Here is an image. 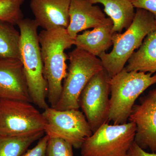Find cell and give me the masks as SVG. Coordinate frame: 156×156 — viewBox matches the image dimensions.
Masks as SVG:
<instances>
[{
    "instance_id": "obj_1",
    "label": "cell",
    "mask_w": 156,
    "mask_h": 156,
    "mask_svg": "<svg viewBox=\"0 0 156 156\" xmlns=\"http://www.w3.org/2000/svg\"><path fill=\"white\" fill-rule=\"evenodd\" d=\"M20 34V60L28 87L32 102L39 108H49L47 102L48 85L44 74L41 46L34 19L25 18L17 24Z\"/></svg>"
},
{
    "instance_id": "obj_2",
    "label": "cell",
    "mask_w": 156,
    "mask_h": 156,
    "mask_svg": "<svg viewBox=\"0 0 156 156\" xmlns=\"http://www.w3.org/2000/svg\"><path fill=\"white\" fill-rule=\"evenodd\" d=\"M44 74L48 85V98L51 107L56 105L61 96L62 82L67 75L65 51L74 45L67 29L63 27L50 30H44L38 34Z\"/></svg>"
},
{
    "instance_id": "obj_3",
    "label": "cell",
    "mask_w": 156,
    "mask_h": 156,
    "mask_svg": "<svg viewBox=\"0 0 156 156\" xmlns=\"http://www.w3.org/2000/svg\"><path fill=\"white\" fill-rule=\"evenodd\" d=\"M156 29L154 15L144 9H136L133 22L126 31L114 33L111 52H105L98 56L110 77L125 68L134 50L140 48L149 34Z\"/></svg>"
},
{
    "instance_id": "obj_4",
    "label": "cell",
    "mask_w": 156,
    "mask_h": 156,
    "mask_svg": "<svg viewBox=\"0 0 156 156\" xmlns=\"http://www.w3.org/2000/svg\"><path fill=\"white\" fill-rule=\"evenodd\" d=\"M156 83V74L128 72L125 67L111 78L108 121L115 125L127 123L136 99Z\"/></svg>"
},
{
    "instance_id": "obj_5",
    "label": "cell",
    "mask_w": 156,
    "mask_h": 156,
    "mask_svg": "<svg viewBox=\"0 0 156 156\" xmlns=\"http://www.w3.org/2000/svg\"><path fill=\"white\" fill-rule=\"evenodd\" d=\"M69 65L60 98L53 108L58 110L79 109L81 92L95 75L104 69L97 56L76 48L68 53Z\"/></svg>"
},
{
    "instance_id": "obj_6",
    "label": "cell",
    "mask_w": 156,
    "mask_h": 156,
    "mask_svg": "<svg viewBox=\"0 0 156 156\" xmlns=\"http://www.w3.org/2000/svg\"><path fill=\"white\" fill-rule=\"evenodd\" d=\"M30 103L0 100V135L26 137L44 134V118Z\"/></svg>"
},
{
    "instance_id": "obj_7",
    "label": "cell",
    "mask_w": 156,
    "mask_h": 156,
    "mask_svg": "<svg viewBox=\"0 0 156 156\" xmlns=\"http://www.w3.org/2000/svg\"><path fill=\"white\" fill-rule=\"evenodd\" d=\"M136 125L132 122L119 125L106 123L82 144V156H126L134 141Z\"/></svg>"
},
{
    "instance_id": "obj_8",
    "label": "cell",
    "mask_w": 156,
    "mask_h": 156,
    "mask_svg": "<svg viewBox=\"0 0 156 156\" xmlns=\"http://www.w3.org/2000/svg\"><path fill=\"white\" fill-rule=\"evenodd\" d=\"M46 121L44 132L50 138H58L80 149L93 134L83 112L79 109L58 110L49 107L42 113Z\"/></svg>"
},
{
    "instance_id": "obj_9",
    "label": "cell",
    "mask_w": 156,
    "mask_h": 156,
    "mask_svg": "<svg viewBox=\"0 0 156 156\" xmlns=\"http://www.w3.org/2000/svg\"><path fill=\"white\" fill-rule=\"evenodd\" d=\"M110 79L104 69L90 79L80 95V107L93 133L108 122Z\"/></svg>"
},
{
    "instance_id": "obj_10",
    "label": "cell",
    "mask_w": 156,
    "mask_h": 156,
    "mask_svg": "<svg viewBox=\"0 0 156 156\" xmlns=\"http://www.w3.org/2000/svg\"><path fill=\"white\" fill-rule=\"evenodd\" d=\"M128 121L136 125L134 142L144 150L156 153V89L134 105Z\"/></svg>"
},
{
    "instance_id": "obj_11",
    "label": "cell",
    "mask_w": 156,
    "mask_h": 156,
    "mask_svg": "<svg viewBox=\"0 0 156 156\" xmlns=\"http://www.w3.org/2000/svg\"><path fill=\"white\" fill-rule=\"evenodd\" d=\"M0 100L32 102L20 59H0Z\"/></svg>"
},
{
    "instance_id": "obj_12",
    "label": "cell",
    "mask_w": 156,
    "mask_h": 156,
    "mask_svg": "<svg viewBox=\"0 0 156 156\" xmlns=\"http://www.w3.org/2000/svg\"><path fill=\"white\" fill-rule=\"evenodd\" d=\"M72 0H31L30 8L39 27L51 30L69 25Z\"/></svg>"
},
{
    "instance_id": "obj_13",
    "label": "cell",
    "mask_w": 156,
    "mask_h": 156,
    "mask_svg": "<svg viewBox=\"0 0 156 156\" xmlns=\"http://www.w3.org/2000/svg\"><path fill=\"white\" fill-rule=\"evenodd\" d=\"M69 15V23L66 29L74 40L80 32L98 27L112 20L106 17L101 9L89 0H72Z\"/></svg>"
},
{
    "instance_id": "obj_14",
    "label": "cell",
    "mask_w": 156,
    "mask_h": 156,
    "mask_svg": "<svg viewBox=\"0 0 156 156\" xmlns=\"http://www.w3.org/2000/svg\"><path fill=\"white\" fill-rule=\"evenodd\" d=\"M113 22H109L92 30H86L78 34L74 40L76 48L99 56L113 45Z\"/></svg>"
},
{
    "instance_id": "obj_15",
    "label": "cell",
    "mask_w": 156,
    "mask_h": 156,
    "mask_svg": "<svg viewBox=\"0 0 156 156\" xmlns=\"http://www.w3.org/2000/svg\"><path fill=\"white\" fill-rule=\"evenodd\" d=\"M125 67L128 72H156V29L147 36L136 52L128 59Z\"/></svg>"
},
{
    "instance_id": "obj_16",
    "label": "cell",
    "mask_w": 156,
    "mask_h": 156,
    "mask_svg": "<svg viewBox=\"0 0 156 156\" xmlns=\"http://www.w3.org/2000/svg\"><path fill=\"white\" fill-rule=\"evenodd\" d=\"M92 4L100 3L105 13L113 22V32L121 33L131 25L135 16L134 7L131 0H89Z\"/></svg>"
},
{
    "instance_id": "obj_17",
    "label": "cell",
    "mask_w": 156,
    "mask_h": 156,
    "mask_svg": "<svg viewBox=\"0 0 156 156\" xmlns=\"http://www.w3.org/2000/svg\"><path fill=\"white\" fill-rule=\"evenodd\" d=\"M14 26L0 20V59H20V34Z\"/></svg>"
},
{
    "instance_id": "obj_18",
    "label": "cell",
    "mask_w": 156,
    "mask_h": 156,
    "mask_svg": "<svg viewBox=\"0 0 156 156\" xmlns=\"http://www.w3.org/2000/svg\"><path fill=\"white\" fill-rule=\"evenodd\" d=\"M44 134L26 137H15L0 135V156H20L30 146Z\"/></svg>"
},
{
    "instance_id": "obj_19",
    "label": "cell",
    "mask_w": 156,
    "mask_h": 156,
    "mask_svg": "<svg viewBox=\"0 0 156 156\" xmlns=\"http://www.w3.org/2000/svg\"><path fill=\"white\" fill-rule=\"evenodd\" d=\"M25 0H0V20L17 25L23 19L21 9Z\"/></svg>"
},
{
    "instance_id": "obj_20",
    "label": "cell",
    "mask_w": 156,
    "mask_h": 156,
    "mask_svg": "<svg viewBox=\"0 0 156 156\" xmlns=\"http://www.w3.org/2000/svg\"><path fill=\"white\" fill-rule=\"evenodd\" d=\"M73 146L64 140L50 138L47 149V156H73Z\"/></svg>"
},
{
    "instance_id": "obj_21",
    "label": "cell",
    "mask_w": 156,
    "mask_h": 156,
    "mask_svg": "<svg viewBox=\"0 0 156 156\" xmlns=\"http://www.w3.org/2000/svg\"><path fill=\"white\" fill-rule=\"evenodd\" d=\"M49 136L46 135L39 140L36 146L27 150L20 156H47V149Z\"/></svg>"
},
{
    "instance_id": "obj_22",
    "label": "cell",
    "mask_w": 156,
    "mask_h": 156,
    "mask_svg": "<svg viewBox=\"0 0 156 156\" xmlns=\"http://www.w3.org/2000/svg\"><path fill=\"white\" fill-rule=\"evenodd\" d=\"M134 8L144 9L156 16V0H131Z\"/></svg>"
},
{
    "instance_id": "obj_23",
    "label": "cell",
    "mask_w": 156,
    "mask_h": 156,
    "mask_svg": "<svg viewBox=\"0 0 156 156\" xmlns=\"http://www.w3.org/2000/svg\"><path fill=\"white\" fill-rule=\"evenodd\" d=\"M126 156H156V153L147 152L140 147L134 141L128 150Z\"/></svg>"
},
{
    "instance_id": "obj_24",
    "label": "cell",
    "mask_w": 156,
    "mask_h": 156,
    "mask_svg": "<svg viewBox=\"0 0 156 156\" xmlns=\"http://www.w3.org/2000/svg\"><path fill=\"white\" fill-rule=\"evenodd\" d=\"M155 21H156V16H155Z\"/></svg>"
}]
</instances>
